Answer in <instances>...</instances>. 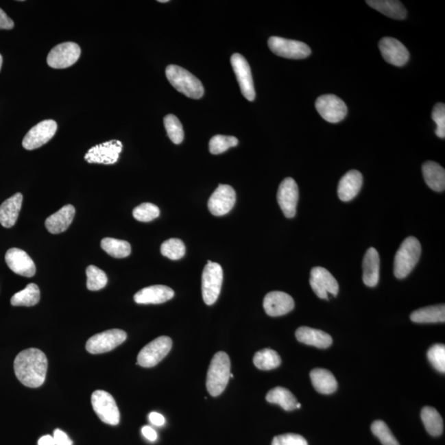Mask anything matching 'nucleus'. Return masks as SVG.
<instances>
[{"instance_id":"obj_32","label":"nucleus","mask_w":445,"mask_h":445,"mask_svg":"<svg viewBox=\"0 0 445 445\" xmlns=\"http://www.w3.org/2000/svg\"><path fill=\"white\" fill-rule=\"evenodd\" d=\"M426 431L432 436H440L444 431L443 419L434 407H424L420 414Z\"/></svg>"},{"instance_id":"obj_8","label":"nucleus","mask_w":445,"mask_h":445,"mask_svg":"<svg viewBox=\"0 0 445 445\" xmlns=\"http://www.w3.org/2000/svg\"><path fill=\"white\" fill-rule=\"evenodd\" d=\"M128 334L120 329H111L95 335L86 343V350L93 354L108 352L122 344Z\"/></svg>"},{"instance_id":"obj_29","label":"nucleus","mask_w":445,"mask_h":445,"mask_svg":"<svg viewBox=\"0 0 445 445\" xmlns=\"http://www.w3.org/2000/svg\"><path fill=\"white\" fill-rule=\"evenodd\" d=\"M368 5L387 17L402 20L407 17V10L402 3L397 0H368Z\"/></svg>"},{"instance_id":"obj_39","label":"nucleus","mask_w":445,"mask_h":445,"mask_svg":"<svg viewBox=\"0 0 445 445\" xmlns=\"http://www.w3.org/2000/svg\"><path fill=\"white\" fill-rule=\"evenodd\" d=\"M239 145V140L234 136H221L217 134L211 138L209 143L210 152L212 154H220L228 149Z\"/></svg>"},{"instance_id":"obj_25","label":"nucleus","mask_w":445,"mask_h":445,"mask_svg":"<svg viewBox=\"0 0 445 445\" xmlns=\"http://www.w3.org/2000/svg\"><path fill=\"white\" fill-rule=\"evenodd\" d=\"M297 340L304 344L317 347L320 349L328 348L333 344V338L324 330L301 326L296 333Z\"/></svg>"},{"instance_id":"obj_23","label":"nucleus","mask_w":445,"mask_h":445,"mask_svg":"<svg viewBox=\"0 0 445 445\" xmlns=\"http://www.w3.org/2000/svg\"><path fill=\"white\" fill-rule=\"evenodd\" d=\"M75 215V209L71 205L61 208L56 213L49 216L45 223L47 230L52 234H61L67 230Z\"/></svg>"},{"instance_id":"obj_14","label":"nucleus","mask_w":445,"mask_h":445,"mask_svg":"<svg viewBox=\"0 0 445 445\" xmlns=\"http://www.w3.org/2000/svg\"><path fill=\"white\" fill-rule=\"evenodd\" d=\"M57 132V123L53 120H45L32 128L23 141V148L34 150L46 145L54 137Z\"/></svg>"},{"instance_id":"obj_5","label":"nucleus","mask_w":445,"mask_h":445,"mask_svg":"<svg viewBox=\"0 0 445 445\" xmlns=\"http://www.w3.org/2000/svg\"><path fill=\"white\" fill-rule=\"evenodd\" d=\"M224 274L221 265L208 261L202 273V297L207 305L217 301L223 284Z\"/></svg>"},{"instance_id":"obj_35","label":"nucleus","mask_w":445,"mask_h":445,"mask_svg":"<svg viewBox=\"0 0 445 445\" xmlns=\"http://www.w3.org/2000/svg\"><path fill=\"white\" fill-rule=\"evenodd\" d=\"M101 248L110 256L116 258H124L132 252V247L126 241L105 238L101 242Z\"/></svg>"},{"instance_id":"obj_43","label":"nucleus","mask_w":445,"mask_h":445,"mask_svg":"<svg viewBox=\"0 0 445 445\" xmlns=\"http://www.w3.org/2000/svg\"><path fill=\"white\" fill-rule=\"evenodd\" d=\"M432 119L437 125L435 134L440 139L445 138V105L438 104L435 106L432 112Z\"/></svg>"},{"instance_id":"obj_18","label":"nucleus","mask_w":445,"mask_h":445,"mask_svg":"<svg viewBox=\"0 0 445 445\" xmlns=\"http://www.w3.org/2000/svg\"><path fill=\"white\" fill-rule=\"evenodd\" d=\"M379 50L387 63L395 67H402L409 60V52L405 46L398 40L393 38H385L379 42Z\"/></svg>"},{"instance_id":"obj_40","label":"nucleus","mask_w":445,"mask_h":445,"mask_svg":"<svg viewBox=\"0 0 445 445\" xmlns=\"http://www.w3.org/2000/svg\"><path fill=\"white\" fill-rule=\"evenodd\" d=\"M371 431L383 445H400L389 426L383 420H375L371 426Z\"/></svg>"},{"instance_id":"obj_41","label":"nucleus","mask_w":445,"mask_h":445,"mask_svg":"<svg viewBox=\"0 0 445 445\" xmlns=\"http://www.w3.org/2000/svg\"><path fill=\"white\" fill-rule=\"evenodd\" d=\"M160 215L157 206L152 203H143L134 208L133 211L134 218L141 222H150L157 219Z\"/></svg>"},{"instance_id":"obj_45","label":"nucleus","mask_w":445,"mask_h":445,"mask_svg":"<svg viewBox=\"0 0 445 445\" xmlns=\"http://www.w3.org/2000/svg\"><path fill=\"white\" fill-rule=\"evenodd\" d=\"M53 437H54L56 445H73L72 440L69 438V436L64 431L59 430V429H56Z\"/></svg>"},{"instance_id":"obj_3","label":"nucleus","mask_w":445,"mask_h":445,"mask_svg":"<svg viewBox=\"0 0 445 445\" xmlns=\"http://www.w3.org/2000/svg\"><path fill=\"white\" fill-rule=\"evenodd\" d=\"M165 73L169 83L187 97L200 99L205 93L202 82L187 69L170 64L166 68Z\"/></svg>"},{"instance_id":"obj_21","label":"nucleus","mask_w":445,"mask_h":445,"mask_svg":"<svg viewBox=\"0 0 445 445\" xmlns=\"http://www.w3.org/2000/svg\"><path fill=\"white\" fill-rule=\"evenodd\" d=\"M174 291L165 285H153L142 289L134 296L139 304H159L173 299Z\"/></svg>"},{"instance_id":"obj_52","label":"nucleus","mask_w":445,"mask_h":445,"mask_svg":"<svg viewBox=\"0 0 445 445\" xmlns=\"http://www.w3.org/2000/svg\"><path fill=\"white\" fill-rule=\"evenodd\" d=\"M296 408H299V409H300V408H301V404L299 403V402H298V403L296 404Z\"/></svg>"},{"instance_id":"obj_2","label":"nucleus","mask_w":445,"mask_h":445,"mask_svg":"<svg viewBox=\"0 0 445 445\" xmlns=\"http://www.w3.org/2000/svg\"><path fill=\"white\" fill-rule=\"evenodd\" d=\"M230 359L226 352L219 351L214 355L206 378L207 390L212 397H218L226 390L230 378Z\"/></svg>"},{"instance_id":"obj_6","label":"nucleus","mask_w":445,"mask_h":445,"mask_svg":"<svg viewBox=\"0 0 445 445\" xmlns=\"http://www.w3.org/2000/svg\"><path fill=\"white\" fill-rule=\"evenodd\" d=\"M173 341L169 337H159L146 345L138 354L137 365L144 368L157 365L170 352Z\"/></svg>"},{"instance_id":"obj_36","label":"nucleus","mask_w":445,"mask_h":445,"mask_svg":"<svg viewBox=\"0 0 445 445\" xmlns=\"http://www.w3.org/2000/svg\"><path fill=\"white\" fill-rule=\"evenodd\" d=\"M167 136L176 145L181 144L184 140V130H183L181 121L173 114L167 115L163 119Z\"/></svg>"},{"instance_id":"obj_33","label":"nucleus","mask_w":445,"mask_h":445,"mask_svg":"<svg viewBox=\"0 0 445 445\" xmlns=\"http://www.w3.org/2000/svg\"><path fill=\"white\" fill-rule=\"evenodd\" d=\"M40 292L38 285L31 283L23 291L16 293L12 297L11 304L13 306H24V307H32L38 304L40 301Z\"/></svg>"},{"instance_id":"obj_34","label":"nucleus","mask_w":445,"mask_h":445,"mask_svg":"<svg viewBox=\"0 0 445 445\" xmlns=\"http://www.w3.org/2000/svg\"><path fill=\"white\" fill-rule=\"evenodd\" d=\"M253 363L257 369L271 370L280 365L281 359L276 351L267 348L261 350L255 354Z\"/></svg>"},{"instance_id":"obj_50","label":"nucleus","mask_w":445,"mask_h":445,"mask_svg":"<svg viewBox=\"0 0 445 445\" xmlns=\"http://www.w3.org/2000/svg\"><path fill=\"white\" fill-rule=\"evenodd\" d=\"M2 64H3V57L1 55H0V69H1Z\"/></svg>"},{"instance_id":"obj_4","label":"nucleus","mask_w":445,"mask_h":445,"mask_svg":"<svg viewBox=\"0 0 445 445\" xmlns=\"http://www.w3.org/2000/svg\"><path fill=\"white\" fill-rule=\"evenodd\" d=\"M422 255V246L415 237H408L396 252L394 275L398 279H404L413 270Z\"/></svg>"},{"instance_id":"obj_12","label":"nucleus","mask_w":445,"mask_h":445,"mask_svg":"<svg viewBox=\"0 0 445 445\" xmlns=\"http://www.w3.org/2000/svg\"><path fill=\"white\" fill-rule=\"evenodd\" d=\"M315 107L320 116L330 123H338L344 119L347 114V107L344 101L333 95L318 97Z\"/></svg>"},{"instance_id":"obj_7","label":"nucleus","mask_w":445,"mask_h":445,"mask_svg":"<svg viewBox=\"0 0 445 445\" xmlns=\"http://www.w3.org/2000/svg\"><path fill=\"white\" fill-rule=\"evenodd\" d=\"M91 402L93 410L101 422L117 426L120 422V411L115 399L108 392L97 390L93 394Z\"/></svg>"},{"instance_id":"obj_44","label":"nucleus","mask_w":445,"mask_h":445,"mask_svg":"<svg viewBox=\"0 0 445 445\" xmlns=\"http://www.w3.org/2000/svg\"><path fill=\"white\" fill-rule=\"evenodd\" d=\"M272 445H309L303 436L296 434H285L276 436Z\"/></svg>"},{"instance_id":"obj_46","label":"nucleus","mask_w":445,"mask_h":445,"mask_svg":"<svg viewBox=\"0 0 445 445\" xmlns=\"http://www.w3.org/2000/svg\"><path fill=\"white\" fill-rule=\"evenodd\" d=\"M14 23L5 12L0 9V30H10L14 28Z\"/></svg>"},{"instance_id":"obj_22","label":"nucleus","mask_w":445,"mask_h":445,"mask_svg":"<svg viewBox=\"0 0 445 445\" xmlns=\"http://www.w3.org/2000/svg\"><path fill=\"white\" fill-rule=\"evenodd\" d=\"M363 176L357 170H351L343 176L338 185V197L341 201L347 202L353 200L361 189Z\"/></svg>"},{"instance_id":"obj_13","label":"nucleus","mask_w":445,"mask_h":445,"mask_svg":"<svg viewBox=\"0 0 445 445\" xmlns=\"http://www.w3.org/2000/svg\"><path fill=\"white\" fill-rule=\"evenodd\" d=\"M231 64L237 80H238L242 95L245 99L252 101L255 99L256 92L250 65L247 60L238 53L231 56Z\"/></svg>"},{"instance_id":"obj_15","label":"nucleus","mask_w":445,"mask_h":445,"mask_svg":"<svg viewBox=\"0 0 445 445\" xmlns=\"http://www.w3.org/2000/svg\"><path fill=\"white\" fill-rule=\"evenodd\" d=\"M122 145L119 141H111L93 147L85 154L84 159L89 163H101V165H114L119 159Z\"/></svg>"},{"instance_id":"obj_28","label":"nucleus","mask_w":445,"mask_h":445,"mask_svg":"<svg viewBox=\"0 0 445 445\" xmlns=\"http://www.w3.org/2000/svg\"><path fill=\"white\" fill-rule=\"evenodd\" d=\"M310 378L314 389L320 394H332L337 389V379L328 370L314 369L310 373Z\"/></svg>"},{"instance_id":"obj_20","label":"nucleus","mask_w":445,"mask_h":445,"mask_svg":"<svg viewBox=\"0 0 445 445\" xmlns=\"http://www.w3.org/2000/svg\"><path fill=\"white\" fill-rule=\"evenodd\" d=\"M265 313L271 317H279L291 312L295 308V301L288 293L272 291L265 296L263 301Z\"/></svg>"},{"instance_id":"obj_31","label":"nucleus","mask_w":445,"mask_h":445,"mask_svg":"<svg viewBox=\"0 0 445 445\" xmlns=\"http://www.w3.org/2000/svg\"><path fill=\"white\" fill-rule=\"evenodd\" d=\"M265 399L268 402L277 404L287 411L295 410L298 403L291 392L282 387H276L269 391Z\"/></svg>"},{"instance_id":"obj_24","label":"nucleus","mask_w":445,"mask_h":445,"mask_svg":"<svg viewBox=\"0 0 445 445\" xmlns=\"http://www.w3.org/2000/svg\"><path fill=\"white\" fill-rule=\"evenodd\" d=\"M381 258L376 249L370 248L363 261V281L367 287H375L379 280Z\"/></svg>"},{"instance_id":"obj_27","label":"nucleus","mask_w":445,"mask_h":445,"mask_svg":"<svg viewBox=\"0 0 445 445\" xmlns=\"http://www.w3.org/2000/svg\"><path fill=\"white\" fill-rule=\"evenodd\" d=\"M424 181L431 189L435 191H444L445 189V170L439 163L427 161L422 166Z\"/></svg>"},{"instance_id":"obj_47","label":"nucleus","mask_w":445,"mask_h":445,"mask_svg":"<svg viewBox=\"0 0 445 445\" xmlns=\"http://www.w3.org/2000/svg\"><path fill=\"white\" fill-rule=\"evenodd\" d=\"M149 419L150 422L156 426H163L165 424V416L158 413V412H151L149 416Z\"/></svg>"},{"instance_id":"obj_30","label":"nucleus","mask_w":445,"mask_h":445,"mask_svg":"<svg viewBox=\"0 0 445 445\" xmlns=\"http://www.w3.org/2000/svg\"><path fill=\"white\" fill-rule=\"evenodd\" d=\"M411 320L416 324H435L444 322V304L429 306V307L416 310L411 314Z\"/></svg>"},{"instance_id":"obj_10","label":"nucleus","mask_w":445,"mask_h":445,"mask_svg":"<svg viewBox=\"0 0 445 445\" xmlns=\"http://www.w3.org/2000/svg\"><path fill=\"white\" fill-rule=\"evenodd\" d=\"M81 49L75 43L57 45L47 56V64L53 69H65L72 67L80 59Z\"/></svg>"},{"instance_id":"obj_42","label":"nucleus","mask_w":445,"mask_h":445,"mask_svg":"<svg viewBox=\"0 0 445 445\" xmlns=\"http://www.w3.org/2000/svg\"><path fill=\"white\" fill-rule=\"evenodd\" d=\"M428 360L439 372H445V346L443 344H436L431 347L427 352Z\"/></svg>"},{"instance_id":"obj_51","label":"nucleus","mask_w":445,"mask_h":445,"mask_svg":"<svg viewBox=\"0 0 445 445\" xmlns=\"http://www.w3.org/2000/svg\"><path fill=\"white\" fill-rule=\"evenodd\" d=\"M158 2H160V3H167V2H169V0H159Z\"/></svg>"},{"instance_id":"obj_49","label":"nucleus","mask_w":445,"mask_h":445,"mask_svg":"<svg viewBox=\"0 0 445 445\" xmlns=\"http://www.w3.org/2000/svg\"><path fill=\"white\" fill-rule=\"evenodd\" d=\"M38 445H56L54 437L51 435L43 436L38 440Z\"/></svg>"},{"instance_id":"obj_37","label":"nucleus","mask_w":445,"mask_h":445,"mask_svg":"<svg viewBox=\"0 0 445 445\" xmlns=\"http://www.w3.org/2000/svg\"><path fill=\"white\" fill-rule=\"evenodd\" d=\"M87 274V288L89 291H97L104 289L108 284V276L106 273L95 265H89L86 270Z\"/></svg>"},{"instance_id":"obj_19","label":"nucleus","mask_w":445,"mask_h":445,"mask_svg":"<svg viewBox=\"0 0 445 445\" xmlns=\"http://www.w3.org/2000/svg\"><path fill=\"white\" fill-rule=\"evenodd\" d=\"M8 267L16 274L32 277L36 273V265L29 255L19 248H10L5 255Z\"/></svg>"},{"instance_id":"obj_17","label":"nucleus","mask_w":445,"mask_h":445,"mask_svg":"<svg viewBox=\"0 0 445 445\" xmlns=\"http://www.w3.org/2000/svg\"><path fill=\"white\" fill-rule=\"evenodd\" d=\"M236 202L235 191L230 185L220 184L211 195L208 202L211 213L222 216L230 212Z\"/></svg>"},{"instance_id":"obj_11","label":"nucleus","mask_w":445,"mask_h":445,"mask_svg":"<svg viewBox=\"0 0 445 445\" xmlns=\"http://www.w3.org/2000/svg\"><path fill=\"white\" fill-rule=\"evenodd\" d=\"M310 285L320 299L329 300V295L337 296L339 285L335 277L326 268L313 267L310 274Z\"/></svg>"},{"instance_id":"obj_9","label":"nucleus","mask_w":445,"mask_h":445,"mask_svg":"<svg viewBox=\"0 0 445 445\" xmlns=\"http://www.w3.org/2000/svg\"><path fill=\"white\" fill-rule=\"evenodd\" d=\"M268 47L274 54L287 59L302 60L307 58L311 54V49L308 45L279 36L269 38Z\"/></svg>"},{"instance_id":"obj_26","label":"nucleus","mask_w":445,"mask_h":445,"mask_svg":"<svg viewBox=\"0 0 445 445\" xmlns=\"http://www.w3.org/2000/svg\"><path fill=\"white\" fill-rule=\"evenodd\" d=\"M23 195L17 193L7 199L0 206V224L3 227L10 228L17 222L23 205Z\"/></svg>"},{"instance_id":"obj_38","label":"nucleus","mask_w":445,"mask_h":445,"mask_svg":"<svg viewBox=\"0 0 445 445\" xmlns=\"http://www.w3.org/2000/svg\"><path fill=\"white\" fill-rule=\"evenodd\" d=\"M161 253L170 260L177 261L184 256L186 247L182 240L170 239L162 244Z\"/></svg>"},{"instance_id":"obj_16","label":"nucleus","mask_w":445,"mask_h":445,"mask_svg":"<svg viewBox=\"0 0 445 445\" xmlns=\"http://www.w3.org/2000/svg\"><path fill=\"white\" fill-rule=\"evenodd\" d=\"M277 201L285 217H295L297 204L299 201V187L293 178H285L280 183L277 193Z\"/></svg>"},{"instance_id":"obj_1","label":"nucleus","mask_w":445,"mask_h":445,"mask_svg":"<svg viewBox=\"0 0 445 445\" xmlns=\"http://www.w3.org/2000/svg\"><path fill=\"white\" fill-rule=\"evenodd\" d=\"M14 367L16 377L24 386L35 389L46 381L48 361L39 349L23 350L15 358Z\"/></svg>"},{"instance_id":"obj_48","label":"nucleus","mask_w":445,"mask_h":445,"mask_svg":"<svg viewBox=\"0 0 445 445\" xmlns=\"http://www.w3.org/2000/svg\"><path fill=\"white\" fill-rule=\"evenodd\" d=\"M141 431L143 435H144L147 440L151 441V442H154V441L158 439L157 432L155 431L152 427L145 426L142 428Z\"/></svg>"}]
</instances>
